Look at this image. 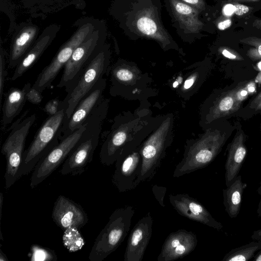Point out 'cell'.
<instances>
[{"label": "cell", "instance_id": "obj_2", "mask_svg": "<svg viewBox=\"0 0 261 261\" xmlns=\"http://www.w3.org/2000/svg\"><path fill=\"white\" fill-rule=\"evenodd\" d=\"M109 100L103 99L86 119L85 129L76 145L63 162V175L75 176L85 171L92 161L98 145L102 122L106 117Z\"/></svg>", "mask_w": 261, "mask_h": 261}, {"label": "cell", "instance_id": "obj_42", "mask_svg": "<svg viewBox=\"0 0 261 261\" xmlns=\"http://www.w3.org/2000/svg\"><path fill=\"white\" fill-rule=\"evenodd\" d=\"M257 192L259 195L260 198L258 203L256 212L257 216L261 217V181L259 182V186L257 189Z\"/></svg>", "mask_w": 261, "mask_h": 261}, {"label": "cell", "instance_id": "obj_8", "mask_svg": "<svg viewBox=\"0 0 261 261\" xmlns=\"http://www.w3.org/2000/svg\"><path fill=\"white\" fill-rule=\"evenodd\" d=\"M25 116L24 114L13 124L2 146L1 152L5 156L7 163L4 175L6 189L18 180V174L22 161L26 139L36 119L35 114Z\"/></svg>", "mask_w": 261, "mask_h": 261}, {"label": "cell", "instance_id": "obj_14", "mask_svg": "<svg viewBox=\"0 0 261 261\" xmlns=\"http://www.w3.org/2000/svg\"><path fill=\"white\" fill-rule=\"evenodd\" d=\"M106 87V80L102 78L81 99L71 116L64 122L60 140L82 126L86 119L103 99V93Z\"/></svg>", "mask_w": 261, "mask_h": 261}, {"label": "cell", "instance_id": "obj_11", "mask_svg": "<svg viewBox=\"0 0 261 261\" xmlns=\"http://www.w3.org/2000/svg\"><path fill=\"white\" fill-rule=\"evenodd\" d=\"M96 28L91 20L80 24L71 37L61 46L50 63L40 72L32 87L42 93L50 86L75 49L89 37Z\"/></svg>", "mask_w": 261, "mask_h": 261}, {"label": "cell", "instance_id": "obj_30", "mask_svg": "<svg viewBox=\"0 0 261 261\" xmlns=\"http://www.w3.org/2000/svg\"><path fill=\"white\" fill-rule=\"evenodd\" d=\"M6 60L4 52L1 49L0 59V100H2V97L4 94V89L6 76Z\"/></svg>", "mask_w": 261, "mask_h": 261}, {"label": "cell", "instance_id": "obj_20", "mask_svg": "<svg viewBox=\"0 0 261 261\" xmlns=\"http://www.w3.org/2000/svg\"><path fill=\"white\" fill-rule=\"evenodd\" d=\"M58 30L57 25H52L43 31L42 34L37 39L15 68L14 72L11 78L12 81L16 80L21 76L34 65L53 41Z\"/></svg>", "mask_w": 261, "mask_h": 261}, {"label": "cell", "instance_id": "obj_35", "mask_svg": "<svg viewBox=\"0 0 261 261\" xmlns=\"http://www.w3.org/2000/svg\"><path fill=\"white\" fill-rule=\"evenodd\" d=\"M234 7V14L238 16H243L249 12L252 8L238 3H232Z\"/></svg>", "mask_w": 261, "mask_h": 261}, {"label": "cell", "instance_id": "obj_29", "mask_svg": "<svg viewBox=\"0 0 261 261\" xmlns=\"http://www.w3.org/2000/svg\"><path fill=\"white\" fill-rule=\"evenodd\" d=\"M241 43L251 46L246 55L252 61L261 60V39L256 37H248L240 40Z\"/></svg>", "mask_w": 261, "mask_h": 261}, {"label": "cell", "instance_id": "obj_7", "mask_svg": "<svg viewBox=\"0 0 261 261\" xmlns=\"http://www.w3.org/2000/svg\"><path fill=\"white\" fill-rule=\"evenodd\" d=\"M110 62L109 47L105 44L89 62L64 99L60 102V108L65 109V121L71 116L81 99L102 78Z\"/></svg>", "mask_w": 261, "mask_h": 261}, {"label": "cell", "instance_id": "obj_25", "mask_svg": "<svg viewBox=\"0 0 261 261\" xmlns=\"http://www.w3.org/2000/svg\"><path fill=\"white\" fill-rule=\"evenodd\" d=\"M241 175H238L231 184L223 190V204L230 218H236L241 210L242 196L247 187Z\"/></svg>", "mask_w": 261, "mask_h": 261}, {"label": "cell", "instance_id": "obj_46", "mask_svg": "<svg viewBox=\"0 0 261 261\" xmlns=\"http://www.w3.org/2000/svg\"><path fill=\"white\" fill-rule=\"evenodd\" d=\"M254 261H261V249L259 250L255 254L253 258Z\"/></svg>", "mask_w": 261, "mask_h": 261}, {"label": "cell", "instance_id": "obj_47", "mask_svg": "<svg viewBox=\"0 0 261 261\" xmlns=\"http://www.w3.org/2000/svg\"><path fill=\"white\" fill-rule=\"evenodd\" d=\"M0 260L1 261H8V259L5 253H3L2 250L1 248L0 251Z\"/></svg>", "mask_w": 261, "mask_h": 261}, {"label": "cell", "instance_id": "obj_31", "mask_svg": "<svg viewBox=\"0 0 261 261\" xmlns=\"http://www.w3.org/2000/svg\"><path fill=\"white\" fill-rule=\"evenodd\" d=\"M219 52L224 57L232 60L243 61V58L238 52L229 47L222 46L219 48Z\"/></svg>", "mask_w": 261, "mask_h": 261}, {"label": "cell", "instance_id": "obj_38", "mask_svg": "<svg viewBox=\"0 0 261 261\" xmlns=\"http://www.w3.org/2000/svg\"><path fill=\"white\" fill-rule=\"evenodd\" d=\"M261 98V90L248 103V105L245 107L240 109L236 114V116H238L242 113L245 112L252 108L255 104Z\"/></svg>", "mask_w": 261, "mask_h": 261}, {"label": "cell", "instance_id": "obj_18", "mask_svg": "<svg viewBox=\"0 0 261 261\" xmlns=\"http://www.w3.org/2000/svg\"><path fill=\"white\" fill-rule=\"evenodd\" d=\"M197 236L192 231L179 229L171 232L165 240L158 261H172L183 258L197 245Z\"/></svg>", "mask_w": 261, "mask_h": 261}, {"label": "cell", "instance_id": "obj_17", "mask_svg": "<svg viewBox=\"0 0 261 261\" xmlns=\"http://www.w3.org/2000/svg\"><path fill=\"white\" fill-rule=\"evenodd\" d=\"M153 220L150 212L140 219L129 235L124 261H141L152 233Z\"/></svg>", "mask_w": 261, "mask_h": 261}, {"label": "cell", "instance_id": "obj_16", "mask_svg": "<svg viewBox=\"0 0 261 261\" xmlns=\"http://www.w3.org/2000/svg\"><path fill=\"white\" fill-rule=\"evenodd\" d=\"M51 218L63 231L71 227L80 229L88 221L87 214L83 207L63 195L59 196L55 202Z\"/></svg>", "mask_w": 261, "mask_h": 261}, {"label": "cell", "instance_id": "obj_22", "mask_svg": "<svg viewBox=\"0 0 261 261\" xmlns=\"http://www.w3.org/2000/svg\"><path fill=\"white\" fill-rule=\"evenodd\" d=\"M175 19L187 33H198L203 23L198 19L199 11L180 0H169Z\"/></svg>", "mask_w": 261, "mask_h": 261}, {"label": "cell", "instance_id": "obj_5", "mask_svg": "<svg viewBox=\"0 0 261 261\" xmlns=\"http://www.w3.org/2000/svg\"><path fill=\"white\" fill-rule=\"evenodd\" d=\"M135 214L133 206L116 209L96 238L89 255L90 261H102L122 244L129 230Z\"/></svg>", "mask_w": 261, "mask_h": 261}, {"label": "cell", "instance_id": "obj_43", "mask_svg": "<svg viewBox=\"0 0 261 261\" xmlns=\"http://www.w3.org/2000/svg\"><path fill=\"white\" fill-rule=\"evenodd\" d=\"M251 238L253 240H261V229L254 230Z\"/></svg>", "mask_w": 261, "mask_h": 261}, {"label": "cell", "instance_id": "obj_44", "mask_svg": "<svg viewBox=\"0 0 261 261\" xmlns=\"http://www.w3.org/2000/svg\"><path fill=\"white\" fill-rule=\"evenodd\" d=\"M253 27L257 29L261 30V19H256L252 23Z\"/></svg>", "mask_w": 261, "mask_h": 261}, {"label": "cell", "instance_id": "obj_36", "mask_svg": "<svg viewBox=\"0 0 261 261\" xmlns=\"http://www.w3.org/2000/svg\"><path fill=\"white\" fill-rule=\"evenodd\" d=\"M60 102L55 100L48 102L44 108L45 111L49 115L55 114L60 110Z\"/></svg>", "mask_w": 261, "mask_h": 261}, {"label": "cell", "instance_id": "obj_13", "mask_svg": "<svg viewBox=\"0 0 261 261\" xmlns=\"http://www.w3.org/2000/svg\"><path fill=\"white\" fill-rule=\"evenodd\" d=\"M138 122V118L126 121L122 116L115 119L100 149L99 158L102 164L110 166L115 163L124 146L136 136L137 133L133 135L132 132L136 129Z\"/></svg>", "mask_w": 261, "mask_h": 261}, {"label": "cell", "instance_id": "obj_39", "mask_svg": "<svg viewBox=\"0 0 261 261\" xmlns=\"http://www.w3.org/2000/svg\"><path fill=\"white\" fill-rule=\"evenodd\" d=\"M223 14L225 16H231L234 12V7L232 3L226 4L222 10Z\"/></svg>", "mask_w": 261, "mask_h": 261}, {"label": "cell", "instance_id": "obj_4", "mask_svg": "<svg viewBox=\"0 0 261 261\" xmlns=\"http://www.w3.org/2000/svg\"><path fill=\"white\" fill-rule=\"evenodd\" d=\"M66 119L65 109L61 108L55 114L49 115L42 123L23 152L18 179L33 171L39 161L59 143Z\"/></svg>", "mask_w": 261, "mask_h": 261}, {"label": "cell", "instance_id": "obj_9", "mask_svg": "<svg viewBox=\"0 0 261 261\" xmlns=\"http://www.w3.org/2000/svg\"><path fill=\"white\" fill-rule=\"evenodd\" d=\"M145 135H136L123 148L115 161L113 184L119 192L134 189L140 175L142 158L140 149Z\"/></svg>", "mask_w": 261, "mask_h": 261}, {"label": "cell", "instance_id": "obj_21", "mask_svg": "<svg viewBox=\"0 0 261 261\" xmlns=\"http://www.w3.org/2000/svg\"><path fill=\"white\" fill-rule=\"evenodd\" d=\"M39 29L34 24L24 25L14 36L10 46L8 67L15 68L36 41Z\"/></svg>", "mask_w": 261, "mask_h": 261}, {"label": "cell", "instance_id": "obj_12", "mask_svg": "<svg viewBox=\"0 0 261 261\" xmlns=\"http://www.w3.org/2000/svg\"><path fill=\"white\" fill-rule=\"evenodd\" d=\"M85 125L60 140L59 143L37 163L33 171L30 187L33 189L50 176L66 159L74 148L83 132Z\"/></svg>", "mask_w": 261, "mask_h": 261}, {"label": "cell", "instance_id": "obj_32", "mask_svg": "<svg viewBox=\"0 0 261 261\" xmlns=\"http://www.w3.org/2000/svg\"><path fill=\"white\" fill-rule=\"evenodd\" d=\"M152 191L154 197L159 204L163 207H165V205L164 200L167 191V188L165 187L154 185L152 187Z\"/></svg>", "mask_w": 261, "mask_h": 261}, {"label": "cell", "instance_id": "obj_6", "mask_svg": "<svg viewBox=\"0 0 261 261\" xmlns=\"http://www.w3.org/2000/svg\"><path fill=\"white\" fill-rule=\"evenodd\" d=\"M172 117L168 116L141 146L142 158L140 175L136 187L145 181L150 180L160 168L166 156L167 148L172 142Z\"/></svg>", "mask_w": 261, "mask_h": 261}, {"label": "cell", "instance_id": "obj_15", "mask_svg": "<svg viewBox=\"0 0 261 261\" xmlns=\"http://www.w3.org/2000/svg\"><path fill=\"white\" fill-rule=\"evenodd\" d=\"M169 200L179 215L218 230L223 228L221 223L217 221L201 203L188 194H170Z\"/></svg>", "mask_w": 261, "mask_h": 261}, {"label": "cell", "instance_id": "obj_19", "mask_svg": "<svg viewBox=\"0 0 261 261\" xmlns=\"http://www.w3.org/2000/svg\"><path fill=\"white\" fill-rule=\"evenodd\" d=\"M235 128L236 132L227 147V158L224 165L226 187L229 186L239 175L247 153L245 144L247 136L239 122L236 123Z\"/></svg>", "mask_w": 261, "mask_h": 261}, {"label": "cell", "instance_id": "obj_27", "mask_svg": "<svg viewBox=\"0 0 261 261\" xmlns=\"http://www.w3.org/2000/svg\"><path fill=\"white\" fill-rule=\"evenodd\" d=\"M62 237L64 247L70 252H75L81 250L85 244V242L79 229L71 227L63 231Z\"/></svg>", "mask_w": 261, "mask_h": 261}, {"label": "cell", "instance_id": "obj_33", "mask_svg": "<svg viewBox=\"0 0 261 261\" xmlns=\"http://www.w3.org/2000/svg\"><path fill=\"white\" fill-rule=\"evenodd\" d=\"M258 114H261V98L252 108L245 112L238 115L237 116L241 117L244 119H248Z\"/></svg>", "mask_w": 261, "mask_h": 261}, {"label": "cell", "instance_id": "obj_1", "mask_svg": "<svg viewBox=\"0 0 261 261\" xmlns=\"http://www.w3.org/2000/svg\"><path fill=\"white\" fill-rule=\"evenodd\" d=\"M234 128L227 122L215 124L198 139L187 142L183 158L175 166L173 177L191 173L210 164L221 151Z\"/></svg>", "mask_w": 261, "mask_h": 261}, {"label": "cell", "instance_id": "obj_23", "mask_svg": "<svg viewBox=\"0 0 261 261\" xmlns=\"http://www.w3.org/2000/svg\"><path fill=\"white\" fill-rule=\"evenodd\" d=\"M234 96V89L223 92L215 100L206 115V120L210 124L217 120H225L235 116L241 109Z\"/></svg>", "mask_w": 261, "mask_h": 261}, {"label": "cell", "instance_id": "obj_28", "mask_svg": "<svg viewBox=\"0 0 261 261\" xmlns=\"http://www.w3.org/2000/svg\"><path fill=\"white\" fill-rule=\"evenodd\" d=\"M29 256L31 260L56 261L57 256L53 250L38 245L31 247Z\"/></svg>", "mask_w": 261, "mask_h": 261}, {"label": "cell", "instance_id": "obj_48", "mask_svg": "<svg viewBox=\"0 0 261 261\" xmlns=\"http://www.w3.org/2000/svg\"><path fill=\"white\" fill-rule=\"evenodd\" d=\"M260 132H261V125H260Z\"/></svg>", "mask_w": 261, "mask_h": 261}, {"label": "cell", "instance_id": "obj_3", "mask_svg": "<svg viewBox=\"0 0 261 261\" xmlns=\"http://www.w3.org/2000/svg\"><path fill=\"white\" fill-rule=\"evenodd\" d=\"M159 0H129L126 5L125 24L129 33L155 40L163 46L171 38L161 23Z\"/></svg>", "mask_w": 261, "mask_h": 261}, {"label": "cell", "instance_id": "obj_40", "mask_svg": "<svg viewBox=\"0 0 261 261\" xmlns=\"http://www.w3.org/2000/svg\"><path fill=\"white\" fill-rule=\"evenodd\" d=\"M232 23V21L230 18H227L222 21H219L217 24V28L220 30H224L228 28Z\"/></svg>", "mask_w": 261, "mask_h": 261}, {"label": "cell", "instance_id": "obj_41", "mask_svg": "<svg viewBox=\"0 0 261 261\" xmlns=\"http://www.w3.org/2000/svg\"><path fill=\"white\" fill-rule=\"evenodd\" d=\"M197 76L195 77L194 76H191L184 83V88L185 89H188L191 88L192 85L194 84L195 79H196Z\"/></svg>", "mask_w": 261, "mask_h": 261}, {"label": "cell", "instance_id": "obj_34", "mask_svg": "<svg viewBox=\"0 0 261 261\" xmlns=\"http://www.w3.org/2000/svg\"><path fill=\"white\" fill-rule=\"evenodd\" d=\"M27 100L34 104L39 103L42 99L41 93L31 87L27 95Z\"/></svg>", "mask_w": 261, "mask_h": 261}, {"label": "cell", "instance_id": "obj_37", "mask_svg": "<svg viewBox=\"0 0 261 261\" xmlns=\"http://www.w3.org/2000/svg\"><path fill=\"white\" fill-rule=\"evenodd\" d=\"M184 3L190 5L196 10L199 12L205 9V3L203 0H180Z\"/></svg>", "mask_w": 261, "mask_h": 261}, {"label": "cell", "instance_id": "obj_26", "mask_svg": "<svg viewBox=\"0 0 261 261\" xmlns=\"http://www.w3.org/2000/svg\"><path fill=\"white\" fill-rule=\"evenodd\" d=\"M261 249V240H253L248 244L232 249L222 259V261H248L253 259Z\"/></svg>", "mask_w": 261, "mask_h": 261}, {"label": "cell", "instance_id": "obj_10", "mask_svg": "<svg viewBox=\"0 0 261 261\" xmlns=\"http://www.w3.org/2000/svg\"><path fill=\"white\" fill-rule=\"evenodd\" d=\"M105 34L101 27H97L89 37L75 49L63 68L58 88L65 87L67 93L72 88L89 62L105 44Z\"/></svg>", "mask_w": 261, "mask_h": 261}, {"label": "cell", "instance_id": "obj_24", "mask_svg": "<svg viewBox=\"0 0 261 261\" xmlns=\"http://www.w3.org/2000/svg\"><path fill=\"white\" fill-rule=\"evenodd\" d=\"M31 87V84L28 83L22 88H12L5 94L2 107V124L4 126L10 124L19 114Z\"/></svg>", "mask_w": 261, "mask_h": 261}, {"label": "cell", "instance_id": "obj_45", "mask_svg": "<svg viewBox=\"0 0 261 261\" xmlns=\"http://www.w3.org/2000/svg\"><path fill=\"white\" fill-rule=\"evenodd\" d=\"M259 0H228V1L230 3H245V2H256Z\"/></svg>", "mask_w": 261, "mask_h": 261}]
</instances>
